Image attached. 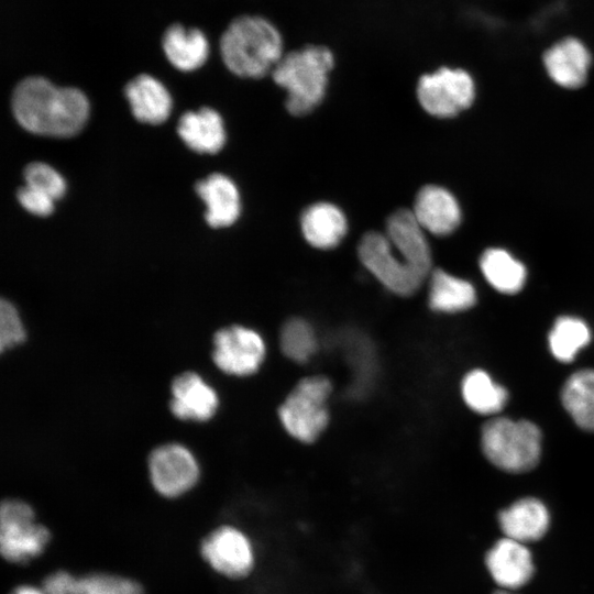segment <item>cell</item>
<instances>
[{"mask_svg": "<svg viewBox=\"0 0 594 594\" xmlns=\"http://www.w3.org/2000/svg\"><path fill=\"white\" fill-rule=\"evenodd\" d=\"M11 101L16 121L41 135L73 136L82 129L89 114V102L82 91L56 87L40 76L21 80Z\"/></svg>", "mask_w": 594, "mask_h": 594, "instance_id": "cell-2", "label": "cell"}, {"mask_svg": "<svg viewBox=\"0 0 594 594\" xmlns=\"http://www.w3.org/2000/svg\"><path fill=\"white\" fill-rule=\"evenodd\" d=\"M51 540L48 529L35 521V512L26 502L9 498L0 508V549L12 563H28L40 557Z\"/></svg>", "mask_w": 594, "mask_h": 594, "instance_id": "cell-7", "label": "cell"}, {"mask_svg": "<svg viewBox=\"0 0 594 594\" xmlns=\"http://www.w3.org/2000/svg\"><path fill=\"white\" fill-rule=\"evenodd\" d=\"M76 594H144L142 585L129 578L94 573L78 578Z\"/></svg>", "mask_w": 594, "mask_h": 594, "instance_id": "cell-28", "label": "cell"}, {"mask_svg": "<svg viewBox=\"0 0 594 594\" xmlns=\"http://www.w3.org/2000/svg\"><path fill=\"white\" fill-rule=\"evenodd\" d=\"M18 199L25 210L35 216L46 217L54 210L52 197L26 185L18 190Z\"/></svg>", "mask_w": 594, "mask_h": 594, "instance_id": "cell-31", "label": "cell"}, {"mask_svg": "<svg viewBox=\"0 0 594 594\" xmlns=\"http://www.w3.org/2000/svg\"><path fill=\"white\" fill-rule=\"evenodd\" d=\"M485 563L496 584L510 592L526 585L535 571L526 544L507 537L497 540L487 551Z\"/></svg>", "mask_w": 594, "mask_h": 594, "instance_id": "cell-13", "label": "cell"}, {"mask_svg": "<svg viewBox=\"0 0 594 594\" xmlns=\"http://www.w3.org/2000/svg\"><path fill=\"white\" fill-rule=\"evenodd\" d=\"M481 444L492 464L506 472L522 473L539 462L541 432L531 421L497 417L484 424Z\"/></svg>", "mask_w": 594, "mask_h": 594, "instance_id": "cell-5", "label": "cell"}, {"mask_svg": "<svg viewBox=\"0 0 594 594\" xmlns=\"http://www.w3.org/2000/svg\"><path fill=\"white\" fill-rule=\"evenodd\" d=\"M195 189L207 206L205 218L210 227H229L237 221L241 209L240 195L229 177L213 173L197 182Z\"/></svg>", "mask_w": 594, "mask_h": 594, "instance_id": "cell-16", "label": "cell"}, {"mask_svg": "<svg viewBox=\"0 0 594 594\" xmlns=\"http://www.w3.org/2000/svg\"><path fill=\"white\" fill-rule=\"evenodd\" d=\"M147 471L153 488L166 498L186 494L200 477V466L195 454L179 442H165L155 447L147 458Z\"/></svg>", "mask_w": 594, "mask_h": 594, "instance_id": "cell-8", "label": "cell"}, {"mask_svg": "<svg viewBox=\"0 0 594 594\" xmlns=\"http://www.w3.org/2000/svg\"><path fill=\"white\" fill-rule=\"evenodd\" d=\"M333 55L324 46L308 45L283 55L273 68L274 81L287 91L286 109L293 116H305L323 99Z\"/></svg>", "mask_w": 594, "mask_h": 594, "instance_id": "cell-4", "label": "cell"}, {"mask_svg": "<svg viewBox=\"0 0 594 594\" xmlns=\"http://www.w3.org/2000/svg\"><path fill=\"white\" fill-rule=\"evenodd\" d=\"M429 306L439 312H459L474 306L476 293L471 283L442 270L431 272Z\"/></svg>", "mask_w": 594, "mask_h": 594, "instance_id": "cell-22", "label": "cell"}, {"mask_svg": "<svg viewBox=\"0 0 594 594\" xmlns=\"http://www.w3.org/2000/svg\"><path fill=\"white\" fill-rule=\"evenodd\" d=\"M177 132L189 148L200 154L218 153L226 142L222 118L211 108L184 113Z\"/></svg>", "mask_w": 594, "mask_h": 594, "instance_id": "cell-19", "label": "cell"}, {"mask_svg": "<svg viewBox=\"0 0 594 594\" xmlns=\"http://www.w3.org/2000/svg\"><path fill=\"white\" fill-rule=\"evenodd\" d=\"M26 340V329L14 304L2 298L0 301V350L9 351Z\"/></svg>", "mask_w": 594, "mask_h": 594, "instance_id": "cell-30", "label": "cell"}, {"mask_svg": "<svg viewBox=\"0 0 594 594\" xmlns=\"http://www.w3.org/2000/svg\"><path fill=\"white\" fill-rule=\"evenodd\" d=\"M549 522L547 507L534 497L518 499L498 514V524L505 537L525 544L541 539Z\"/></svg>", "mask_w": 594, "mask_h": 594, "instance_id": "cell-15", "label": "cell"}, {"mask_svg": "<svg viewBox=\"0 0 594 594\" xmlns=\"http://www.w3.org/2000/svg\"><path fill=\"white\" fill-rule=\"evenodd\" d=\"M358 253L362 264L389 292L415 294L431 274V251L425 230L409 209L393 212L386 232H367Z\"/></svg>", "mask_w": 594, "mask_h": 594, "instance_id": "cell-1", "label": "cell"}, {"mask_svg": "<svg viewBox=\"0 0 594 594\" xmlns=\"http://www.w3.org/2000/svg\"><path fill=\"white\" fill-rule=\"evenodd\" d=\"M493 594H514V593H512L510 591L501 588V590L495 591Z\"/></svg>", "mask_w": 594, "mask_h": 594, "instance_id": "cell-34", "label": "cell"}, {"mask_svg": "<svg viewBox=\"0 0 594 594\" xmlns=\"http://www.w3.org/2000/svg\"><path fill=\"white\" fill-rule=\"evenodd\" d=\"M332 391L324 376L301 380L278 409L285 430L298 441L310 443L323 432L330 416L327 402Z\"/></svg>", "mask_w": 594, "mask_h": 594, "instance_id": "cell-6", "label": "cell"}, {"mask_svg": "<svg viewBox=\"0 0 594 594\" xmlns=\"http://www.w3.org/2000/svg\"><path fill=\"white\" fill-rule=\"evenodd\" d=\"M227 68L244 78L265 76L283 57V40L266 19L242 15L234 19L220 40Z\"/></svg>", "mask_w": 594, "mask_h": 594, "instance_id": "cell-3", "label": "cell"}, {"mask_svg": "<svg viewBox=\"0 0 594 594\" xmlns=\"http://www.w3.org/2000/svg\"><path fill=\"white\" fill-rule=\"evenodd\" d=\"M300 226L306 241L323 250L337 246L348 229L344 213L329 202H317L306 208Z\"/></svg>", "mask_w": 594, "mask_h": 594, "instance_id": "cell-21", "label": "cell"}, {"mask_svg": "<svg viewBox=\"0 0 594 594\" xmlns=\"http://www.w3.org/2000/svg\"><path fill=\"white\" fill-rule=\"evenodd\" d=\"M480 267L490 285L499 293L513 295L525 285L526 267L505 250H486L480 258Z\"/></svg>", "mask_w": 594, "mask_h": 594, "instance_id": "cell-24", "label": "cell"}, {"mask_svg": "<svg viewBox=\"0 0 594 594\" xmlns=\"http://www.w3.org/2000/svg\"><path fill=\"white\" fill-rule=\"evenodd\" d=\"M561 400L581 429L594 432V370L573 373L562 387Z\"/></svg>", "mask_w": 594, "mask_h": 594, "instance_id": "cell-23", "label": "cell"}, {"mask_svg": "<svg viewBox=\"0 0 594 594\" xmlns=\"http://www.w3.org/2000/svg\"><path fill=\"white\" fill-rule=\"evenodd\" d=\"M280 349L296 363L308 362L318 350V338L312 326L302 318H290L280 330Z\"/></svg>", "mask_w": 594, "mask_h": 594, "instance_id": "cell-27", "label": "cell"}, {"mask_svg": "<svg viewBox=\"0 0 594 594\" xmlns=\"http://www.w3.org/2000/svg\"><path fill=\"white\" fill-rule=\"evenodd\" d=\"M549 349L560 362H571L578 352L591 341L587 324L575 317H559L548 337Z\"/></svg>", "mask_w": 594, "mask_h": 594, "instance_id": "cell-26", "label": "cell"}, {"mask_svg": "<svg viewBox=\"0 0 594 594\" xmlns=\"http://www.w3.org/2000/svg\"><path fill=\"white\" fill-rule=\"evenodd\" d=\"M461 393L465 404L481 415L499 413L508 399L507 391L483 370H473L464 376Z\"/></svg>", "mask_w": 594, "mask_h": 594, "instance_id": "cell-25", "label": "cell"}, {"mask_svg": "<svg viewBox=\"0 0 594 594\" xmlns=\"http://www.w3.org/2000/svg\"><path fill=\"white\" fill-rule=\"evenodd\" d=\"M265 351L263 338L244 326L220 328L212 337V362L228 375L248 376L255 373L263 363Z\"/></svg>", "mask_w": 594, "mask_h": 594, "instance_id": "cell-10", "label": "cell"}, {"mask_svg": "<svg viewBox=\"0 0 594 594\" xmlns=\"http://www.w3.org/2000/svg\"><path fill=\"white\" fill-rule=\"evenodd\" d=\"M124 95L133 116L141 122L160 124L172 111V98L165 86L155 77L141 74L130 80Z\"/></svg>", "mask_w": 594, "mask_h": 594, "instance_id": "cell-17", "label": "cell"}, {"mask_svg": "<svg viewBox=\"0 0 594 594\" xmlns=\"http://www.w3.org/2000/svg\"><path fill=\"white\" fill-rule=\"evenodd\" d=\"M10 594H46V593L32 585H21V586L15 587Z\"/></svg>", "mask_w": 594, "mask_h": 594, "instance_id": "cell-33", "label": "cell"}, {"mask_svg": "<svg viewBox=\"0 0 594 594\" xmlns=\"http://www.w3.org/2000/svg\"><path fill=\"white\" fill-rule=\"evenodd\" d=\"M169 393V411L183 421H208L219 407L216 389L194 371L176 375L170 382Z\"/></svg>", "mask_w": 594, "mask_h": 594, "instance_id": "cell-12", "label": "cell"}, {"mask_svg": "<svg viewBox=\"0 0 594 594\" xmlns=\"http://www.w3.org/2000/svg\"><path fill=\"white\" fill-rule=\"evenodd\" d=\"M162 47L168 62L182 72L201 67L209 56V43L205 33L197 28L177 23L164 32Z\"/></svg>", "mask_w": 594, "mask_h": 594, "instance_id": "cell-20", "label": "cell"}, {"mask_svg": "<svg viewBox=\"0 0 594 594\" xmlns=\"http://www.w3.org/2000/svg\"><path fill=\"white\" fill-rule=\"evenodd\" d=\"M25 185L37 189L54 200L59 199L66 191V183L62 175L52 166L33 162L24 169Z\"/></svg>", "mask_w": 594, "mask_h": 594, "instance_id": "cell-29", "label": "cell"}, {"mask_svg": "<svg viewBox=\"0 0 594 594\" xmlns=\"http://www.w3.org/2000/svg\"><path fill=\"white\" fill-rule=\"evenodd\" d=\"M78 578L66 571H56L45 578L43 591L46 594H76Z\"/></svg>", "mask_w": 594, "mask_h": 594, "instance_id": "cell-32", "label": "cell"}, {"mask_svg": "<svg viewBox=\"0 0 594 594\" xmlns=\"http://www.w3.org/2000/svg\"><path fill=\"white\" fill-rule=\"evenodd\" d=\"M543 62L549 76L565 88L581 87L587 76L591 55L576 38H565L549 48Z\"/></svg>", "mask_w": 594, "mask_h": 594, "instance_id": "cell-18", "label": "cell"}, {"mask_svg": "<svg viewBox=\"0 0 594 594\" xmlns=\"http://www.w3.org/2000/svg\"><path fill=\"white\" fill-rule=\"evenodd\" d=\"M411 211L420 227L435 235L452 233L461 221L454 196L436 185H427L418 191Z\"/></svg>", "mask_w": 594, "mask_h": 594, "instance_id": "cell-14", "label": "cell"}, {"mask_svg": "<svg viewBox=\"0 0 594 594\" xmlns=\"http://www.w3.org/2000/svg\"><path fill=\"white\" fill-rule=\"evenodd\" d=\"M202 559L219 574L241 579L254 568L255 557L250 539L238 528L221 526L204 538Z\"/></svg>", "mask_w": 594, "mask_h": 594, "instance_id": "cell-11", "label": "cell"}, {"mask_svg": "<svg viewBox=\"0 0 594 594\" xmlns=\"http://www.w3.org/2000/svg\"><path fill=\"white\" fill-rule=\"evenodd\" d=\"M472 77L463 69L442 67L420 77L417 98L431 116L450 118L469 108L474 100Z\"/></svg>", "mask_w": 594, "mask_h": 594, "instance_id": "cell-9", "label": "cell"}]
</instances>
